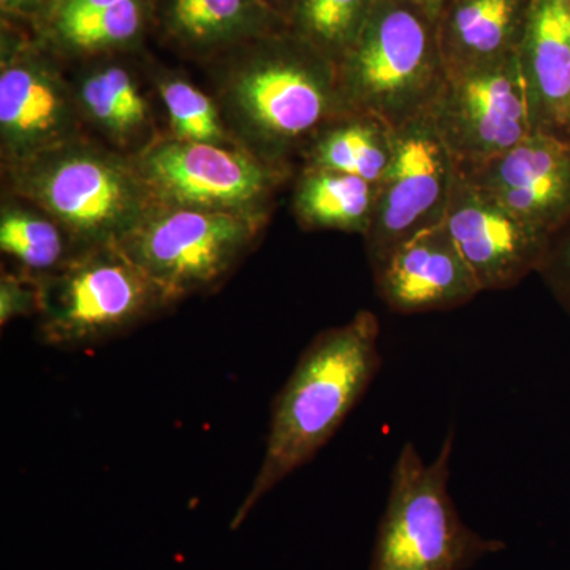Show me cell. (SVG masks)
Wrapping results in <instances>:
<instances>
[{
	"label": "cell",
	"instance_id": "cb8c5ba5",
	"mask_svg": "<svg viewBox=\"0 0 570 570\" xmlns=\"http://www.w3.org/2000/svg\"><path fill=\"white\" fill-rule=\"evenodd\" d=\"M141 24V0H122L85 20L55 24V31L70 50L96 52L134 40L140 33Z\"/></svg>",
	"mask_w": 570,
	"mask_h": 570
},
{
	"label": "cell",
	"instance_id": "7c38bea8",
	"mask_svg": "<svg viewBox=\"0 0 570 570\" xmlns=\"http://www.w3.org/2000/svg\"><path fill=\"white\" fill-rule=\"evenodd\" d=\"M73 88L50 62L21 56L0 71V146L13 165L80 138Z\"/></svg>",
	"mask_w": 570,
	"mask_h": 570
},
{
	"label": "cell",
	"instance_id": "ffe728a7",
	"mask_svg": "<svg viewBox=\"0 0 570 570\" xmlns=\"http://www.w3.org/2000/svg\"><path fill=\"white\" fill-rule=\"evenodd\" d=\"M170 32L195 50H209L264 33L275 13L262 0H168Z\"/></svg>",
	"mask_w": 570,
	"mask_h": 570
},
{
	"label": "cell",
	"instance_id": "44dd1931",
	"mask_svg": "<svg viewBox=\"0 0 570 570\" xmlns=\"http://www.w3.org/2000/svg\"><path fill=\"white\" fill-rule=\"evenodd\" d=\"M0 249L21 272L37 277L51 275L78 253L51 216L36 206L17 204H3L0 212Z\"/></svg>",
	"mask_w": 570,
	"mask_h": 570
},
{
	"label": "cell",
	"instance_id": "ba28073f",
	"mask_svg": "<svg viewBox=\"0 0 570 570\" xmlns=\"http://www.w3.org/2000/svg\"><path fill=\"white\" fill-rule=\"evenodd\" d=\"M157 206L265 216L285 175L242 146L159 138L132 157Z\"/></svg>",
	"mask_w": 570,
	"mask_h": 570
},
{
	"label": "cell",
	"instance_id": "52a82bcc",
	"mask_svg": "<svg viewBox=\"0 0 570 570\" xmlns=\"http://www.w3.org/2000/svg\"><path fill=\"white\" fill-rule=\"evenodd\" d=\"M265 219L156 206L118 246L176 305L223 283L249 253Z\"/></svg>",
	"mask_w": 570,
	"mask_h": 570
},
{
	"label": "cell",
	"instance_id": "9c48e42d",
	"mask_svg": "<svg viewBox=\"0 0 570 570\" xmlns=\"http://www.w3.org/2000/svg\"><path fill=\"white\" fill-rule=\"evenodd\" d=\"M460 174H471L534 134L519 52L445 75L430 107Z\"/></svg>",
	"mask_w": 570,
	"mask_h": 570
},
{
	"label": "cell",
	"instance_id": "e0dca14e",
	"mask_svg": "<svg viewBox=\"0 0 570 570\" xmlns=\"http://www.w3.org/2000/svg\"><path fill=\"white\" fill-rule=\"evenodd\" d=\"M81 118L119 148L149 145L153 111L134 75L121 66L94 69L75 85Z\"/></svg>",
	"mask_w": 570,
	"mask_h": 570
},
{
	"label": "cell",
	"instance_id": "5bb4252c",
	"mask_svg": "<svg viewBox=\"0 0 570 570\" xmlns=\"http://www.w3.org/2000/svg\"><path fill=\"white\" fill-rule=\"evenodd\" d=\"M374 281L397 314L455 309L482 294L444 220L397 245L374 268Z\"/></svg>",
	"mask_w": 570,
	"mask_h": 570
},
{
	"label": "cell",
	"instance_id": "4316f807",
	"mask_svg": "<svg viewBox=\"0 0 570 570\" xmlns=\"http://www.w3.org/2000/svg\"><path fill=\"white\" fill-rule=\"evenodd\" d=\"M121 2L122 0H59L51 10L52 24L85 20Z\"/></svg>",
	"mask_w": 570,
	"mask_h": 570
},
{
	"label": "cell",
	"instance_id": "83f0119b",
	"mask_svg": "<svg viewBox=\"0 0 570 570\" xmlns=\"http://www.w3.org/2000/svg\"><path fill=\"white\" fill-rule=\"evenodd\" d=\"M48 3L52 7L55 0H0L3 11L17 14L39 13Z\"/></svg>",
	"mask_w": 570,
	"mask_h": 570
},
{
	"label": "cell",
	"instance_id": "5b68a950",
	"mask_svg": "<svg viewBox=\"0 0 570 570\" xmlns=\"http://www.w3.org/2000/svg\"><path fill=\"white\" fill-rule=\"evenodd\" d=\"M453 448V428L430 463L412 442L403 445L390 474L371 570H468L505 549L501 540L482 538L461 520L449 493Z\"/></svg>",
	"mask_w": 570,
	"mask_h": 570
},
{
	"label": "cell",
	"instance_id": "f1b7e54d",
	"mask_svg": "<svg viewBox=\"0 0 570 570\" xmlns=\"http://www.w3.org/2000/svg\"><path fill=\"white\" fill-rule=\"evenodd\" d=\"M401 2H406L409 6L415 7L423 13L428 14L431 20L436 21L441 11L444 10V7L448 6L450 0H401Z\"/></svg>",
	"mask_w": 570,
	"mask_h": 570
},
{
	"label": "cell",
	"instance_id": "484cf974",
	"mask_svg": "<svg viewBox=\"0 0 570 570\" xmlns=\"http://www.w3.org/2000/svg\"><path fill=\"white\" fill-rule=\"evenodd\" d=\"M539 275L570 317V223L551 242Z\"/></svg>",
	"mask_w": 570,
	"mask_h": 570
},
{
	"label": "cell",
	"instance_id": "2e32d148",
	"mask_svg": "<svg viewBox=\"0 0 570 570\" xmlns=\"http://www.w3.org/2000/svg\"><path fill=\"white\" fill-rule=\"evenodd\" d=\"M534 0H450L436 20L445 75L519 52Z\"/></svg>",
	"mask_w": 570,
	"mask_h": 570
},
{
	"label": "cell",
	"instance_id": "f546056e",
	"mask_svg": "<svg viewBox=\"0 0 570 570\" xmlns=\"http://www.w3.org/2000/svg\"><path fill=\"white\" fill-rule=\"evenodd\" d=\"M562 3H564L566 7H569L570 9V0H561Z\"/></svg>",
	"mask_w": 570,
	"mask_h": 570
},
{
	"label": "cell",
	"instance_id": "8992f818",
	"mask_svg": "<svg viewBox=\"0 0 570 570\" xmlns=\"http://www.w3.org/2000/svg\"><path fill=\"white\" fill-rule=\"evenodd\" d=\"M39 279V335L52 347L97 346L174 306L118 245L80 250Z\"/></svg>",
	"mask_w": 570,
	"mask_h": 570
},
{
	"label": "cell",
	"instance_id": "7402d4cb",
	"mask_svg": "<svg viewBox=\"0 0 570 570\" xmlns=\"http://www.w3.org/2000/svg\"><path fill=\"white\" fill-rule=\"evenodd\" d=\"M376 3L377 0H294L296 32L337 63L358 40Z\"/></svg>",
	"mask_w": 570,
	"mask_h": 570
},
{
	"label": "cell",
	"instance_id": "9a60e30c",
	"mask_svg": "<svg viewBox=\"0 0 570 570\" xmlns=\"http://www.w3.org/2000/svg\"><path fill=\"white\" fill-rule=\"evenodd\" d=\"M534 134L570 140V9L561 0H534L521 40Z\"/></svg>",
	"mask_w": 570,
	"mask_h": 570
},
{
	"label": "cell",
	"instance_id": "d4e9b609",
	"mask_svg": "<svg viewBox=\"0 0 570 570\" xmlns=\"http://www.w3.org/2000/svg\"><path fill=\"white\" fill-rule=\"evenodd\" d=\"M40 279L29 273H2L0 277V325L20 317L39 316Z\"/></svg>",
	"mask_w": 570,
	"mask_h": 570
},
{
	"label": "cell",
	"instance_id": "30bf717a",
	"mask_svg": "<svg viewBox=\"0 0 570 570\" xmlns=\"http://www.w3.org/2000/svg\"><path fill=\"white\" fill-rule=\"evenodd\" d=\"M455 176L456 165L430 111L396 127L365 235L373 268L412 235L444 220Z\"/></svg>",
	"mask_w": 570,
	"mask_h": 570
},
{
	"label": "cell",
	"instance_id": "3957f363",
	"mask_svg": "<svg viewBox=\"0 0 570 570\" xmlns=\"http://www.w3.org/2000/svg\"><path fill=\"white\" fill-rule=\"evenodd\" d=\"M21 200L51 216L78 253L118 245L156 208L132 157L77 140L7 165Z\"/></svg>",
	"mask_w": 570,
	"mask_h": 570
},
{
	"label": "cell",
	"instance_id": "4dcf8cb0",
	"mask_svg": "<svg viewBox=\"0 0 570 570\" xmlns=\"http://www.w3.org/2000/svg\"><path fill=\"white\" fill-rule=\"evenodd\" d=\"M58 2H59V0H55V3H52V7H55L56 3H58ZM52 7H51V10H52Z\"/></svg>",
	"mask_w": 570,
	"mask_h": 570
},
{
	"label": "cell",
	"instance_id": "4fadbf2b",
	"mask_svg": "<svg viewBox=\"0 0 570 570\" xmlns=\"http://www.w3.org/2000/svg\"><path fill=\"white\" fill-rule=\"evenodd\" d=\"M460 175L551 239L570 223L568 138L531 134L478 170Z\"/></svg>",
	"mask_w": 570,
	"mask_h": 570
},
{
	"label": "cell",
	"instance_id": "1f68e13d",
	"mask_svg": "<svg viewBox=\"0 0 570 570\" xmlns=\"http://www.w3.org/2000/svg\"><path fill=\"white\" fill-rule=\"evenodd\" d=\"M292 2H294V0H292Z\"/></svg>",
	"mask_w": 570,
	"mask_h": 570
},
{
	"label": "cell",
	"instance_id": "6da1fadb",
	"mask_svg": "<svg viewBox=\"0 0 570 570\" xmlns=\"http://www.w3.org/2000/svg\"><path fill=\"white\" fill-rule=\"evenodd\" d=\"M381 324L362 309L347 324L318 333L276 396L264 461L235 513L238 528L283 480L316 459L376 379Z\"/></svg>",
	"mask_w": 570,
	"mask_h": 570
},
{
	"label": "cell",
	"instance_id": "7a4b0ae2",
	"mask_svg": "<svg viewBox=\"0 0 570 570\" xmlns=\"http://www.w3.org/2000/svg\"><path fill=\"white\" fill-rule=\"evenodd\" d=\"M217 105L228 130L246 151L284 165L325 127L347 116L336 63L299 39L269 48L228 70L217 85Z\"/></svg>",
	"mask_w": 570,
	"mask_h": 570
},
{
	"label": "cell",
	"instance_id": "ac0fdd59",
	"mask_svg": "<svg viewBox=\"0 0 570 570\" xmlns=\"http://www.w3.org/2000/svg\"><path fill=\"white\" fill-rule=\"evenodd\" d=\"M376 194V184L358 176L306 168L296 184V217L307 228L365 236L373 219Z\"/></svg>",
	"mask_w": 570,
	"mask_h": 570
},
{
	"label": "cell",
	"instance_id": "d6986e66",
	"mask_svg": "<svg viewBox=\"0 0 570 570\" xmlns=\"http://www.w3.org/2000/svg\"><path fill=\"white\" fill-rule=\"evenodd\" d=\"M395 129L367 116L347 115L330 124L307 146V167L358 176L377 184L393 156Z\"/></svg>",
	"mask_w": 570,
	"mask_h": 570
},
{
	"label": "cell",
	"instance_id": "8fae6325",
	"mask_svg": "<svg viewBox=\"0 0 570 570\" xmlns=\"http://www.w3.org/2000/svg\"><path fill=\"white\" fill-rule=\"evenodd\" d=\"M444 223L482 292L509 291L531 273H539L553 242L469 183L459 170Z\"/></svg>",
	"mask_w": 570,
	"mask_h": 570
},
{
	"label": "cell",
	"instance_id": "277c9868",
	"mask_svg": "<svg viewBox=\"0 0 570 570\" xmlns=\"http://www.w3.org/2000/svg\"><path fill=\"white\" fill-rule=\"evenodd\" d=\"M336 70L347 115L396 129L430 110L444 85L436 21L401 0H377Z\"/></svg>",
	"mask_w": 570,
	"mask_h": 570
},
{
	"label": "cell",
	"instance_id": "603a6c76",
	"mask_svg": "<svg viewBox=\"0 0 570 570\" xmlns=\"http://www.w3.org/2000/svg\"><path fill=\"white\" fill-rule=\"evenodd\" d=\"M165 110L170 118L174 138L217 146H239L224 121L219 105L193 82L167 77L159 82Z\"/></svg>",
	"mask_w": 570,
	"mask_h": 570
}]
</instances>
